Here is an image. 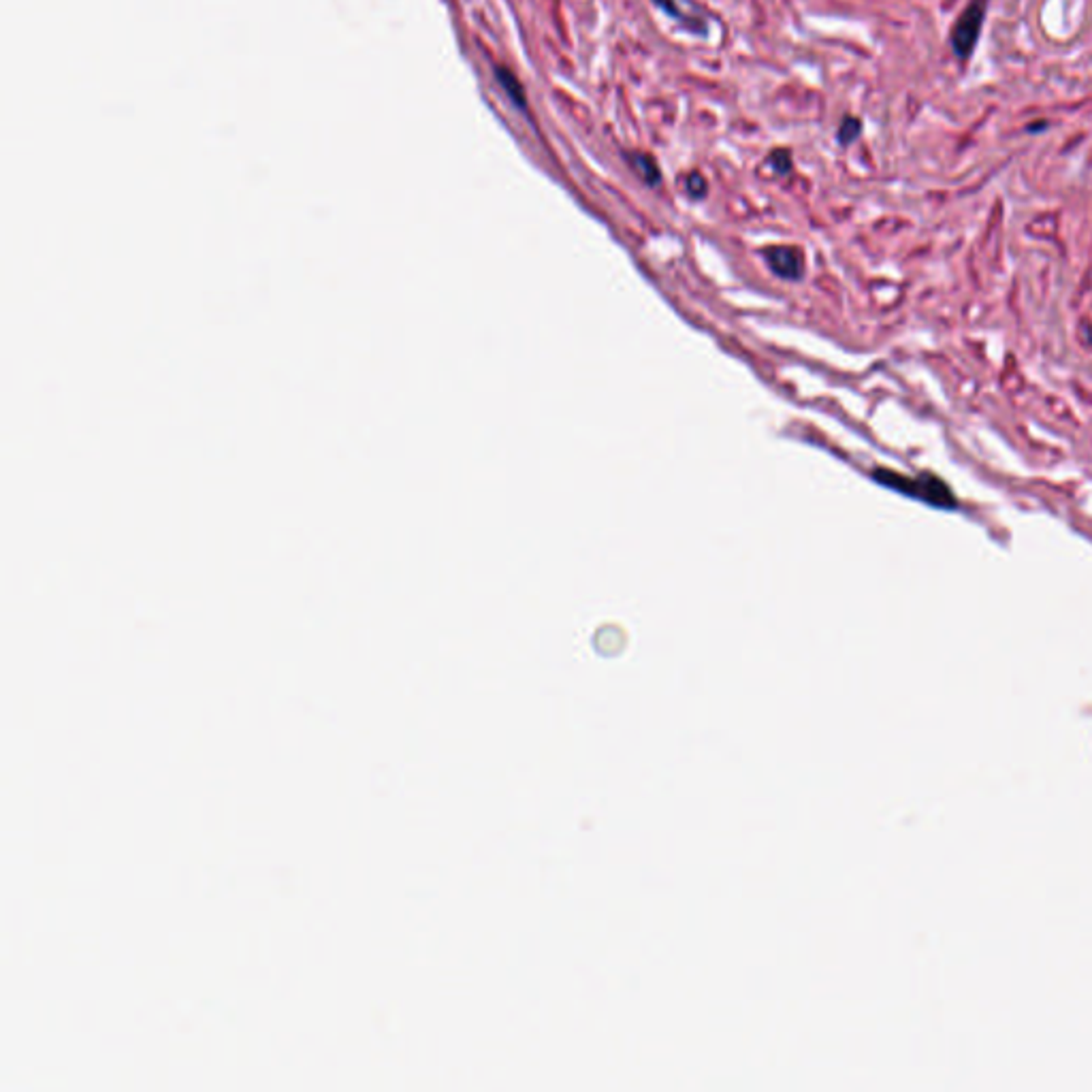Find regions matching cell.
Here are the masks:
<instances>
[{
	"instance_id": "cell-1",
	"label": "cell",
	"mask_w": 1092,
	"mask_h": 1092,
	"mask_svg": "<svg viewBox=\"0 0 1092 1092\" xmlns=\"http://www.w3.org/2000/svg\"><path fill=\"white\" fill-rule=\"evenodd\" d=\"M886 485H890L894 489H901L903 493L913 495V497H920L928 502L930 506H939V508H947V510H952L956 508V497L943 480H939L935 476H920L918 480H907V478H899V476H892V474H887L884 478Z\"/></svg>"
},
{
	"instance_id": "cell-2",
	"label": "cell",
	"mask_w": 1092,
	"mask_h": 1092,
	"mask_svg": "<svg viewBox=\"0 0 1092 1092\" xmlns=\"http://www.w3.org/2000/svg\"><path fill=\"white\" fill-rule=\"evenodd\" d=\"M986 9H988V0H973L967 9L962 11L958 22H956L954 32H952V47H954L956 56L962 58V61H967V58L973 54V49H976V45H977L981 27H984Z\"/></svg>"
},
{
	"instance_id": "cell-3",
	"label": "cell",
	"mask_w": 1092,
	"mask_h": 1092,
	"mask_svg": "<svg viewBox=\"0 0 1092 1092\" xmlns=\"http://www.w3.org/2000/svg\"><path fill=\"white\" fill-rule=\"evenodd\" d=\"M766 260L775 274L783 277H798L802 274V254L794 248H770L766 250Z\"/></svg>"
},
{
	"instance_id": "cell-4",
	"label": "cell",
	"mask_w": 1092,
	"mask_h": 1092,
	"mask_svg": "<svg viewBox=\"0 0 1092 1092\" xmlns=\"http://www.w3.org/2000/svg\"><path fill=\"white\" fill-rule=\"evenodd\" d=\"M495 75H497V81L502 83V88L506 90V95L510 97L512 103L519 109H528V97H525L521 81L514 78V73L508 71L506 66H497Z\"/></svg>"
},
{
	"instance_id": "cell-5",
	"label": "cell",
	"mask_w": 1092,
	"mask_h": 1092,
	"mask_svg": "<svg viewBox=\"0 0 1092 1092\" xmlns=\"http://www.w3.org/2000/svg\"><path fill=\"white\" fill-rule=\"evenodd\" d=\"M632 163H634V167L638 169V173L645 177L647 184L653 186L659 182V169H657L653 158L647 156V154H634Z\"/></svg>"
},
{
	"instance_id": "cell-6",
	"label": "cell",
	"mask_w": 1092,
	"mask_h": 1092,
	"mask_svg": "<svg viewBox=\"0 0 1092 1092\" xmlns=\"http://www.w3.org/2000/svg\"><path fill=\"white\" fill-rule=\"evenodd\" d=\"M860 131H862L860 120H856V117H845L841 129H839V141L843 143V146H848V143L856 141Z\"/></svg>"
},
{
	"instance_id": "cell-7",
	"label": "cell",
	"mask_w": 1092,
	"mask_h": 1092,
	"mask_svg": "<svg viewBox=\"0 0 1092 1092\" xmlns=\"http://www.w3.org/2000/svg\"><path fill=\"white\" fill-rule=\"evenodd\" d=\"M688 188H689L691 197H696V199L705 197V194H707V182H705V177H702L700 173H691L689 180H688Z\"/></svg>"
},
{
	"instance_id": "cell-8",
	"label": "cell",
	"mask_w": 1092,
	"mask_h": 1092,
	"mask_svg": "<svg viewBox=\"0 0 1092 1092\" xmlns=\"http://www.w3.org/2000/svg\"><path fill=\"white\" fill-rule=\"evenodd\" d=\"M770 160H773V165L779 173H787L792 169V160H790V156L785 154V152H773Z\"/></svg>"
},
{
	"instance_id": "cell-9",
	"label": "cell",
	"mask_w": 1092,
	"mask_h": 1092,
	"mask_svg": "<svg viewBox=\"0 0 1092 1092\" xmlns=\"http://www.w3.org/2000/svg\"><path fill=\"white\" fill-rule=\"evenodd\" d=\"M655 5H657V7H659V9H664V11H666V13H671V15H674V18H679V20H683V15H681V11H679V9H676V5H674V3H672V0H655Z\"/></svg>"
}]
</instances>
